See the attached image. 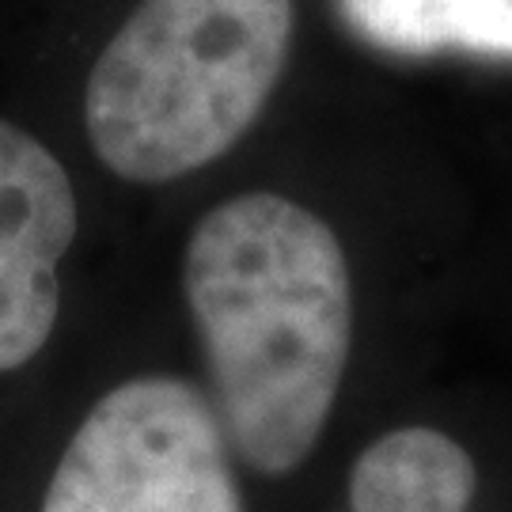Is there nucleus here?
Instances as JSON below:
<instances>
[{"label":"nucleus","instance_id":"f257e3e1","mask_svg":"<svg viewBox=\"0 0 512 512\" xmlns=\"http://www.w3.org/2000/svg\"><path fill=\"white\" fill-rule=\"evenodd\" d=\"M183 293L236 463L293 475L346 380L353 289L342 239L293 198L247 190L198 220Z\"/></svg>","mask_w":512,"mask_h":512},{"label":"nucleus","instance_id":"20e7f679","mask_svg":"<svg viewBox=\"0 0 512 512\" xmlns=\"http://www.w3.org/2000/svg\"><path fill=\"white\" fill-rule=\"evenodd\" d=\"M73 239L69 171L27 129L0 122V372L35 361L50 342Z\"/></svg>","mask_w":512,"mask_h":512},{"label":"nucleus","instance_id":"7ed1b4c3","mask_svg":"<svg viewBox=\"0 0 512 512\" xmlns=\"http://www.w3.org/2000/svg\"><path fill=\"white\" fill-rule=\"evenodd\" d=\"M38 512H247L209 395L133 376L84 414Z\"/></svg>","mask_w":512,"mask_h":512},{"label":"nucleus","instance_id":"39448f33","mask_svg":"<svg viewBox=\"0 0 512 512\" xmlns=\"http://www.w3.org/2000/svg\"><path fill=\"white\" fill-rule=\"evenodd\" d=\"M475 459L440 429L406 425L372 440L349 471L346 512H471Z\"/></svg>","mask_w":512,"mask_h":512},{"label":"nucleus","instance_id":"423d86ee","mask_svg":"<svg viewBox=\"0 0 512 512\" xmlns=\"http://www.w3.org/2000/svg\"><path fill=\"white\" fill-rule=\"evenodd\" d=\"M357 38L391 54L512 57V0H338Z\"/></svg>","mask_w":512,"mask_h":512},{"label":"nucleus","instance_id":"f03ea898","mask_svg":"<svg viewBox=\"0 0 512 512\" xmlns=\"http://www.w3.org/2000/svg\"><path fill=\"white\" fill-rule=\"evenodd\" d=\"M289 46L293 0H141L88 76L92 152L137 186L202 171L251 133Z\"/></svg>","mask_w":512,"mask_h":512}]
</instances>
